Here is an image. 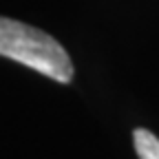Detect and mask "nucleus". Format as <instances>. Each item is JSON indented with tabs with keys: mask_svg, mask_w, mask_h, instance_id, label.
Masks as SVG:
<instances>
[{
	"mask_svg": "<svg viewBox=\"0 0 159 159\" xmlns=\"http://www.w3.org/2000/svg\"><path fill=\"white\" fill-rule=\"evenodd\" d=\"M0 55L16 60L60 84H69L73 80V62L55 38L2 16H0Z\"/></svg>",
	"mask_w": 159,
	"mask_h": 159,
	"instance_id": "nucleus-1",
	"label": "nucleus"
},
{
	"mask_svg": "<svg viewBox=\"0 0 159 159\" xmlns=\"http://www.w3.org/2000/svg\"><path fill=\"white\" fill-rule=\"evenodd\" d=\"M133 144L139 159H159V137H155L146 128H135Z\"/></svg>",
	"mask_w": 159,
	"mask_h": 159,
	"instance_id": "nucleus-2",
	"label": "nucleus"
}]
</instances>
